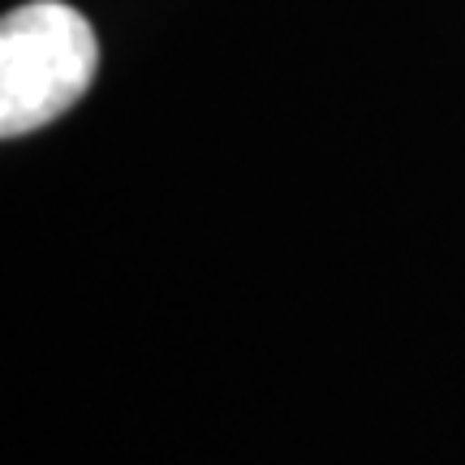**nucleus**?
<instances>
[{
	"label": "nucleus",
	"mask_w": 465,
	"mask_h": 465,
	"mask_svg": "<svg viewBox=\"0 0 465 465\" xmlns=\"http://www.w3.org/2000/svg\"><path fill=\"white\" fill-rule=\"evenodd\" d=\"M95 31L61 0H31L0 22V134L22 138L65 116L95 78Z\"/></svg>",
	"instance_id": "1"
}]
</instances>
